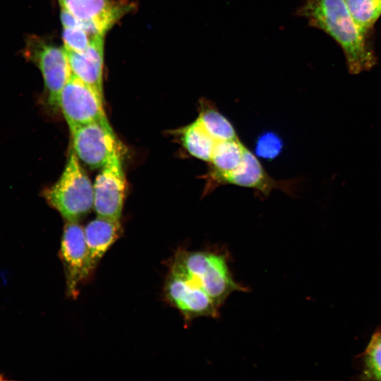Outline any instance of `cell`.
Listing matches in <instances>:
<instances>
[{
	"label": "cell",
	"instance_id": "cell-15",
	"mask_svg": "<svg viewBox=\"0 0 381 381\" xmlns=\"http://www.w3.org/2000/svg\"><path fill=\"white\" fill-rule=\"evenodd\" d=\"M183 148L192 157L209 162L217 141L205 130L196 119L179 130Z\"/></svg>",
	"mask_w": 381,
	"mask_h": 381
},
{
	"label": "cell",
	"instance_id": "cell-18",
	"mask_svg": "<svg viewBox=\"0 0 381 381\" xmlns=\"http://www.w3.org/2000/svg\"><path fill=\"white\" fill-rule=\"evenodd\" d=\"M363 364L364 379L381 380V331L372 336L364 352Z\"/></svg>",
	"mask_w": 381,
	"mask_h": 381
},
{
	"label": "cell",
	"instance_id": "cell-21",
	"mask_svg": "<svg viewBox=\"0 0 381 381\" xmlns=\"http://www.w3.org/2000/svg\"><path fill=\"white\" fill-rule=\"evenodd\" d=\"M381 1V0H380Z\"/></svg>",
	"mask_w": 381,
	"mask_h": 381
},
{
	"label": "cell",
	"instance_id": "cell-1",
	"mask_svg": "<svg viewBox=\"0 0 381 381\" xmlns=\"http://www.w3.org/2000/svg\"><path fill=\"white\" fill-rule=\"evenodd\" d=\"M297 15L334 39L344 52L351 74L369 71L376 64L368 37L354 23L344 0H303Z\"/></svg>",
	"mask_w": 381,
	"mask_h": 381
},
{
	"label": "cell",
	"instance_id": "cell-19",
	"mask_svg": "<svg viewBox=\"0 0 381 381\" xmlns=\"http://www.w3.org/2000/svg\"><path fill=\"white\" fill-rule=\"evenodd\" d=\"M95 37L81 28L74 27H64L63 28L62 38L64 49L68 51L83 52L88 47Z\"/></svg>",
	"mask_w": 381,
	"mask_h": 381
},
{
	"label": "cell",
	"instance_id": "cell-10",
	"mask_svg": "<svg viewBox=\"0 0 381 381\" xmlns=\"http://www.w3.org/2000/svg\"><path fill=\"white\" fill-rule=\"evenodd\" d=\"M61 8L76 18L94 24L101 33L109 30L132 8L126 2L117 0H59Z\"/></svg>",
	"mask_w": 381,
	"mask_h": 381
},
{
	"label": "cell",
	"instance_id": "cell-2",
	"mask_svg": "<svg viewBox=\"0 0 381 381\" xmlns=\"http://www.w3.org/2000/svg\"><path fill=\"white\" fill-rule=\"evenodd\" d=\"M169 266L189 277L220 308L234 291H246L230 271L228 255L217 250L178 249Z\"/></svg>",
	"mask_w": 381,
	"mask_h": 381
},
{
	"label": "cell",
	"instance_id": "cell-8",
	"mask_svg": "<svg viewBox=\"0 0 381 381\" xmlns=\"http://www.w3.org/2000/svg\"><path fill=\"white\" fill-rule=\"evenodd\" d=\"M94 206L97 216L120 220L126 192L121 156L102 168L94 184Z\"/></svg>",
	"mask_w": 381,
	"mask_h": 381
},
{
	"label": "cell",
	"instance_id": "cell-9",
	"mask_svg": "<svg viewBox=\"0 0 381 381\" xmlns=\"http://www.w3.org/2000/svg\"><path fill=\"white\" fill-rule=\"evenodd\" d=\"M59 255L64 268L66 295L75 298L80 283L87 279V246L84 228L78 222H66Z\"/></svg>",
	"mask_w": 381,
	"mask_h": 381
},
{
	"label": "cell",
	"instance_id": "cell-17",
	"mask_svg": "<svg viewBox=\"0 0 381 381\" xmlns=\"http://www.w3.org/2000/svg\"><path fill=\"white\" fill-rule=\"evenodd\" d=\"M357 27L369 37L376 22L381 16L380 0H344Z\"/></svg>",
	"mask_w": 381,
	"mask_h": 381
},
{
	"label": "cell",
	"instance_id": "cell-3",
	"mask_svg": "<svg viewBox=\"0 0 381 381\" xmlns=\"http://www.w3.org/2000/svg\"><path fill=\"white\" fill-rule=\"evenodd\" d=\"M44 196L66 222H78L92 209L93 185L73 150L60 178Z\"/></svg>",
	"mask_w": 381,
	"mask_h": 381
},
{
	"label": "cell",
	"instance_id": "cell-12",
	"mask_svg": "<svg viewBox=\"0 0 381 381\" xmlns=\"http://www.w3.org/2000/svg\"><path fill=\"white\" fill-rule=\"evenodd\" d=\"M104 35L95 36L81 52H66L71 75L103 95Z\"/></svg>",
	"mask_w": 381,
	"mask_h": 381
},
{
	"label": "cell",
	"instance_id": "cell-14",
	"mask_svg": "<svg viewBox=\"0 0 381 381\" xmlns=\"http://www.w3.org/2000/svg\"><path fill=\"white\" fill-rule=\"evenodd\" d=\"M247 147L239 138L217 142L209 161V169L202 176L205 180L202 195L215 189L217 181L234 171L241 163Z\"/></svg>",
	"mask_w": 381,
	"mask_h": 381
},
{
	"label": "cell",
	"instance_id": "cell-20",
	"mask_svg": "<svg viewBox=\"0 0 381 381\" xmlns=\"http://www.w3.org/2000/svg\"><path fill=\"white\" fill-rule=\"evenodd\" d=\"M282 143L274 133H268L262 135L256 145L257 152L265 158H274L279 155Z\"/></svg>",
	"mask_w": 381,
	"mask_h": 381
},
{
	"label": "cell",
	"instance_id": "cell-4",
	"mask_svg": "<svg viewBox=\"0 0 381 381\" xmlns=\"http://www.w3.org/2000/svg\"><path fill=\"white\" fill-rule=\"evenodd\" d=\"M23 54L40 71L47 104L49 108L57 110L61 92L71 75L66 49L32 35L27 38Z\"/></svg>",
	"mask_w": 381,
	"mask_h": 381
},
{
	"label": "cell",
	"instance_id": "cell-16",
	"mask_svg": "<svg viewBox=\"0 0 381 381\" xmlns=\"http://www.w3.org/2000/svg\"><path fill=\"white\" fill-rule=\"evenodd\" d=\"M196 119L217 142L238 138L231 123L207 99L201 98L199 100Z\"/></svg>",
	"mask_w": 381,
	"mask_h": 381
},
{
	"label": "cell",
	"instance_id": "cell-7",
	"mask_svg": "<svg viewBox=\"0 0 381 381\" xmlns=\"http://www.w3.org/2000/svg\"><path fill=\"white\" fill-rule=\"evenodd\" d=\"M59 109L70 131L87 123L107 119L104 95L73 75L61 92Z\"/></svg>",
	"mask_w": 381,
	"mask_h": 381
},
{
	"label": "cell",
	"instance_id": "cell-6",
	"mask_svg": "<svg viewBox=\"0 0 381 381\" xmlns=\"http://www.w3.org/2000/svg\"><path fill=\"white\" fill-rule=\"evenodd\" d=\"M167 303L182 315L186 322L200 317L217 318L219 308L209 295L179 270L169 267L164 285Z\"/></svg>",
	"mask_w": 381,
	"mask_h": 381
},
{
	"label": "cell",
	"instance_id": "cell-11",
	"mask_svg": "<svg viewBox=\"0 0 381 381\" xmlns=\"http://www.w3.org/2000/svg\"><path fill=\"white\" fill-rule=\"evenodd\" d=\"M224 184L251 188L258 194L267 196L274 189H282L285 192L291 190L290 186L293 183L272 179L257 157L247 148L240 165L232 172L220 178L215 188Z\"/></svg>",
	"mask_w": 381,
	"mask_h": 381
},
{
	"label": "cell",
	"instance_id": "cell-13",
	"mask_svg": "<svg viewBox=\"0 0 381 381\" xmlns=\"http://www.w3.org/2000/svg\"><path fill=\"white\" fill-rule=\"evenodd\" d=\"M87 246V279L92 274L101 259L120 237V220L97 216L84 228Z\"/></svg>",
	"mask_w": 381,
	"mask_h": 381
},
{
	"label": "cell",
	"instance_id": "cell-5",
	"mask_svg": "<svg viewBox=\"0 0 381 381\" xmlns=\"http://www.w3.org/2000/svg\"><path fill=\"white\" fill-rule=\"evenodd\" d=\"M72 150L79 160L91 169L102 168L123 149L108 119L95 121L71 131Z\"/></svg>",
	"mask_w": 381,
	"mask_h": 381
}]
</instances>
